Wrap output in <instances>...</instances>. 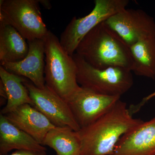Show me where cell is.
Returning <instances> with one entry per match:
<instances>
[{"label": "cell", "instance_id": "obj_2", "mask_svg": "<svg viewBox=\"0 0 155 155\" xmlns=\"http://www.w3.org/2000/svg\"><path fill=\"white\" fill-rule=\"evenodd\" d=\"M75 53L99 69L119 67L131 71L133 67L130 46L105 21L84 38Z\"/></svg>", "mask_w": 155, "mask_h": 155}, {"label": "cell", "instance_id": "obj_9", "mask_svg": "<svg viewBox=\"0 0 155 155\" xmlns=\"http://www.w3.org/2000/svg\"><path fill=\"white\" fill-rule=\"evenodd\" d=\"M120 97L99 94L80 86L67 103L81 128L91 125L104 115Z\"/></svg>", "mask_w": 155, "mask_h": 155}, {"label": "cell", "instance_id": "obj_10", "mask_svg": "<svg viewBox=\"0 0 155 155\" xmlns=\"http://www.w3.org/2000/svg\"><path fill=\"white\" fill-rule=\"evenodd\" d=\"M28 51L21 61L2 62L1 66L9 72L28 78L36 87L44 88L45 55L44 41L35 39L27 41Z\"/></svg>", "mask_w": 155, "mask_h": 155}, {"label": "cell", "instance_id": "obj_17", "mask_svg": "<svg viewBox=\"0 0 155 155\" xmlns=\"http://www.w3.org/2000/svg\"><path fill=\"white\" fill-rule=\"evenodd\" d=\"M42 145L51 148L58 155H81V144L78 131L67 126H56L50 130Z\"/></svg>", "mask_w": 155, "mask_h": 155}, {"label": "cell", "instance_id": "obj_14", "mask_svg": "<svg viewBox=\"0 0 155 155\" xmlns=\"http://www.w3.org/2000/svg\"><path fill=\"white\" fill-rule=\"evenodd\" d=\"M0 77L7 95V104L2 109L1 114H9L25 104L34 107L28 90L23 84L27 79L9 72L2 66L0 67Z\"/></svg>", "mask_w": 155, "mask_h": 155}, {"label": "cell", "instance_id": "obj_7", "mask_svg": "<svg viewBox=\"0 0 155 155\" xmlns=\"http://www.w3.org/2000/svg\"><path fill=\"white\" fill-rule=\"evenodd\" d=\"M34 107L44 114L56 127H69L75 131L81 129L68 103L46 85L36 87L28 80L24 82Z\"/></svg>", "mask_w": 155, "mask_h": 155}, {"label": "cell", "instance_id": "obj_3", "mask_svg": "<svg viewBox=\"0 0 155 155\" xmlns=\"http://www.w3.org/2000/svg\"><path fill=\"white\" fill-rule=\"evenodd\" d=\"M43 40L46 85L67 102L80 87L77 82L76 63L51 31L48 30Z\"/></svg>", "mask_w": 155, "mask_h": 155}, {"label": "cell", "instance_id": "obj_11", "mask_svg": "<svg viewBox=\"0 0 155 155\" xmlns=\"http://www.w3.org/2000/svg\"><path fill=\"white\" fill-rule=\"evenodd\" d=\"M112 155H155V117L124 134Z\"/></svg>", "mask_w": 155, "mask_h": 155}, {"label": "cell", "instance_id": "obj_4", "mask_svg": "<svg viewBox=\"0 0 155 155\" xmlns=\"http://www.w3.org/2000/svg\"><path fill=\"white\" fill-rule=\"evenodd\" d=\"M78 83L81 87L104 95L121 97L133 86L131 71L119 67L99 69L75 53Z\"/></svg>", "mask_w": 155, "mask_h": 155}, {"label": "cell", "instance_id": "obj_6", "mask_svg": "<svg viewBox=\"0 0 155 155\" xmlns=\"http://www.w3.org/2000/svg\"><path fill=\"white\" fill-rule=\"evenodd\" d=\"M128 0H95L92 11L85 17L71 19L60 36L63 49L72 56L84 38L97 25L126 8Z\"/></svg>", "mask_w": 155, "mask_h": 155}, {"label": "cell", "instance_id": "obj_20", "mask_svg": "<svg viewBox=\"0 0 155 155\" xmlns=\"http://www.w3.org/2000/svg\"><path fill=\"white\" fill-rule=\"evenodd\" d=\"M39 4H41L46 9H51V5L49 1L48 0H39Z\"/></svg>", "mask_w": 155, "mask_h": 155}, {"label": "cell", "instance_id": "obj_1", "mask_svg": "<svg viewBox=\"0 0 155 155\" xmlns=\"http://www.w3.org/2000/svg\"><path fill=\"white\" fill-rule=\"evenodd\" d=\"M143 122L133 118L126 103L119 100L99 119L78 131L81 155H113L121 137Z\"/></svg>", "mask_w": 155, "mask_h": 155}, {"label": "cell", "instance_id": "obj_18", "mask_svg": "<svg viewBox=\"0 0 155 155\" xmlns=\"http://www.w3.org/2000/svg\"><path fill=\"white\" fill-rule=\"evenodd\" d=\"M155 97V91L151 93L150 94H149L146 97H144L140 102L139 103L136 105H134L133 106H130V108H129L130 113L132 115L135 114L137 112H138L140 110L143 106L148 101L151 100L153 98Z\"/></svg>", "mask_w": 155, "mask_h": 155}, {"label": "cell", "instance_id": "obj_12", "mask_svg": "<svg viewBox=\"0 0 155 155\" xmlns=\"http://www.w3.org/2000/svg\"><path fill=\"white\" fill-rule=\"evenodd\" d=\"M13 125L42 145L48 132L56 126L33 106L25 104L5 115Z\"/></svg>", "mask_w": 155, "mask_h": 155}, {"label": "cell", "instance_id": "obj_15", "mask_svg": "<svg viewBox=\"0 0 155 155\" xmlns=\"http://www.w3.org/2000/svg\"><path fill=\"white\" fill-rule=\"evenodd\" d=\"M13 26L0 23V61H21L28 51V42Z\"/></svg>", "mask_w": 155, "mask_h": 155}, {"label": "cell", "instance_id": "obj_13", "mask_svg": "<svg viewBox=\"0 0 155 155\" xmlns=\"http://www.w3.org/2000/svg\"><path fill=\"white\" fill-rule=\"evenodd\" d=\"M46 152V149L32 137L13 125L5 115H0V155L12 150Z\"/></svg>", "mask_w": 155, "mask_h": 155}, {"label": "cell", "instance_id": "obj_8", "mask_svg": "<svg viewBox=\"0 0 155 155\" xmlns=\"http://www.w3.org/2000/svg\"><path fill=\"white\" fill-rule=\"evenodd\" d=\"M130 46L139 41L155 37V21L141 9L125 8L105 21Z\"/></svg>", "mask_w": 155, "mask_h": 155}, {"label": "cell", "instance_id": "obj_16", "mask_svg": "<svg viewBox=\"0 0 155 155\" xmlns=\"http://www.w3.org/2000/svg\"><path fill=\"white\" fill-rule=\"evenodd\" d=\"M133 59L131 71L136 75L155 78V37L139 41L130 47Z\"/></svg>", "mask_w": 155, "mask_h": 155}, {"label": "cell", "instance_id": "obj_5", "mask_svg": "<svg viewBox=\"0 0 155 155\" xmlns=\"http://www.w3.org/2000/svg\"><path fill=\"white\" fill-rule=\"evenodd\" d=\"M39 0H1L0 23L13 26L27 41L43 39L48 30Z\"/></svg>", "mask_w": 155, "mask_h": 155}, {"label": "cell", "instance_id": "obj_19", "mask_svg": "<svg viewBox=\"0 0 155 155\" xmlns=\"http://www.w3.org/2000/svg\"><path fill=\"white\" fill-rule=\"evenodd\" d=\"M46 152L33 151L18 150L11 154L0 155H46Z\"/></svg>", "mask_w": 155, "mask_h": 155}]
</instances>
